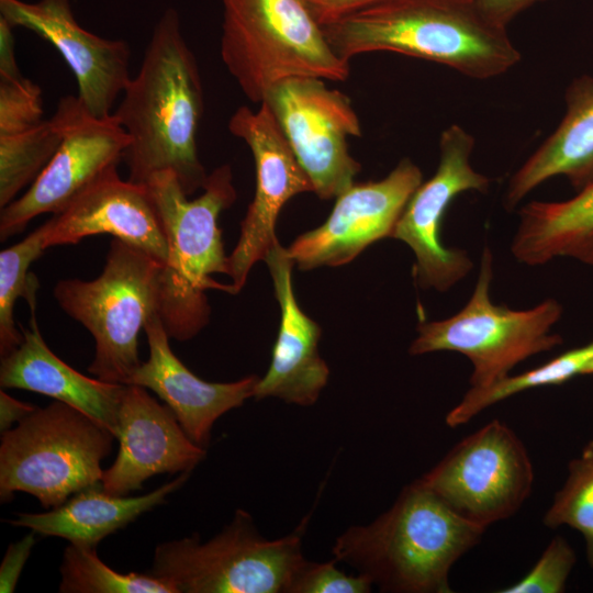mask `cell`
<instances>
[{
  "label": "cell",
  "instance_id": "1",
  "mask_svg": "<svg viewBox=\"0 0 593 593\" xmlns=\"http://www.w3.org/2000/svg\"><path fill=\"white\" fill-rule=\"evenodd\" d=\"M122 94L112 114L131 139L123 158L128 180L145 183L171 170L188 195L202 189L208 178L197 145L202 81L175 8L156 22L139 70Z\"/></svg>",
  "mask_w": 593,
  "mask_h": 593
},
{
  "label": "cell",
  "instance_id": "2",
  "mask_svg": "<svg viewBox=\"0 0 593 593\" xmlns=\"http://www.w3.org/2000/svg\"><path fill=\"white\" fill-rule=\"evenodd\" d=\"M343 59L392 52L435 61L484 80L521 60L507 27L489 19L474 0H385L322 26Z\"/></svg>",
  "mask_w": 593,
  "mask_h": 593
},
{
  "label": "cell",
  "instance_id": "3",
  "mask_svg": "<svg viewBox=\"0 0 593 593\" xmlns=\"http://www.w3.org/2000/svg\"><path fill=\"white\" fill-rule=\"evenodd\" d=\"M484 528L456 514L419 480L365 526L348 527L332 552L382 592L450 593L452 566L482 538Z\"/></svg>",
  "mask_w": 593,
  "mask_h": 593
},
{
  "label": "cell",
  "instance_id": "4",
  "mask_svg": "<svg viewBox=\"0 0 593 593\" xmlns=\"http://www.w3.org/2000/svg\"><path fill=\"white\" fill-rule=\"evenodd\" d=\"M146 184L168 245L159 287L158 315L170 338L186 342L210 320L208 290L231 293L230 284L212 279L228 275L219 217L236 200L231 166L208 175L203 192L189 200L171 170L154 174Z\"/></svg>",
  "mask_w": 593,
  "mask_h": 593
},
{
  "label": "cell",
  "instance_id": "5",
  "mask_svg": "<svg viewBox=\"0 0 593 593\" xmlns=\"http://www.w3.org/2000/svg\"><path fill=\"white\" fill-rule=\"evenodd\" d=\"M221 58L244 96L260 104L292 77L344 81L349 60L328 45L301 0H220Z\"/></svg>",
  "mask_w": 593,
  "mask_h": 593
},
{
  "label": "cell",
  "instance_id": "6",
  "mask_svg": "<svg viewBox=\"0 0 593 593\" xmlns=\"http://www.w3.org/2000/svg\"><path fill=\"white\" fill-rule=\"evenodd\" d=\"M163 266L146 251L113 237L99 277L56 283L58 305L94 339V357L88 367L94 378L126 384L142 363L138 335L158 314Z\"/></svg>",
  "mask_w": 593,
  "mask_h": 593
},
{
  "label": "cell",
  "instance_id": "7",
  "mask_svg": "<svg viewBox=\"0 0 593 593\" xmlns=\"http://www.w3.org/2000/svg\"><path fill=\"white\" fill-rule=\"evenodd\" d=\"M115 436L80 410L60 401L35 409L2 433L0 495L18 491L53 508L101 482V461Z\"/></svg>",
  "mask_w": 593,
  "mask_h": 593
},
{
  "label": "cell",
  "instance_id": "8",
  "mask_svg": "<svg viewBox=\"0 0 593 593\" xmlns=\"http://www.w3.org/2000/svg\"><path fill=\"white\" fill-rule=\"evenodd\" d=\"M493 255L484 246L474 290L466 305L452 316L421 322L411 355L455 351L472 365L471 387H485L505 377L519 362L562 344L552 326L562 315L555 299L527 310L494 304L490 296Z\"/></svg>",
  "mask_w": 593,
  "mask_h": 593
},
{
  "label": "cell",
  "instance_id": "9",
  "mask_svg": "<svg viewBox=\"0 0 593 593\" xmlns=\"http://www.w3.org/2000/svg\"><path fill=\"white\" fill-rule=\"evenodd\" d=\"M307 517L281 538L266 539L251 516L237 510L223 530L202 542L198 535L159 544L148 573L177 593H287L305 559L302 536Z\"/></svg>",
  "mask_w": 593,
  "mask_h": 593
},
{
  "label": "cell",
  "instance_id": "10",
  "mask_svg": "<svg viewBox=\"0 0 593 593\" xmlns=\"http://www.w3.org/2000/svg\"><path fill=\"white\" fill-rule=\"evenodd\" d=\"M418 480L456 514L486 529L525 503L534 468L513 429L493 419L457 443Z\"/></svg>",
  "mask_w": 593,
  "mask_h": 593
},
{
  "label": "cell",
  "instance_id": "11",
  "mask_svg": "<svg viewBox=\"0 0 593 593\" xmlns=\"http://www.w3.org/2000/svg\"><path fill=\"white\" fill-rule=\"evenodd\" d=\"M265 102L282 128L321 199L336 198L355 182L360 164L348 138L361 135L359 118L347 96L324 79L292 77L275 85Z\"/></svg>",
  "mask_w": 593,
  "mask_h": 593
},
{
  "label": "cell",
  "instance_id": "12",
  "mask_svg": "<svg viewBox=\"0 0 593 593\" xmlns=\"http://www.w3.org/2000/svg\"><path fill=\"white\" fill-rule=\"evenodd\" d=\"M63 141L20 198L1 209L0 239L21 233L37 215L61 212L76 197L123 160L130 136L113 114L92 115L80 99L66 96L54 113Z\"/></svg>",
  "mask_w": 593,
  "mask_h": 593
},
{
  "label": "cell",
  "instance_id": "13",
  "mask_svg": "<svg viewBox=\"0 0 593 593\" xmlns=\"http://www.w3.org/2000/svg\"><path fill=\"white\" fill-rule=\"evenodd\" d=\"M474 144V137L458 124L441 132L437 169L411 195L391 235L413 250L414 279L422 289L445 292L473 267L467 251L444 245L440 227L447 208L458 194L485 193L490 188V179L470 164Z\"/></svg>",
  "mask_w": 593,
  "mask_h": 593
},
{
  "label": "cell",
  "instance_id": "14",
  "mask_svg": "<svg viewBox=\"0 0 593 593\" xmlns=\"http://www.w3.org/2000/svg\"><path fill=\"white\" fill-rule=\"evenodd\" d=\"M228 131L247 144L256 168L255 195L240 223L238 242L228 256L231 294H236L245 286L251 267L265 260L279 243L275 228L282 206L292 197L313 191V184L265 102L257 110L237 108L230 118Z\"/></svg>",
  "mask_w": 593,
  "mask_h": 593
},
{
  "label": "cell",
  "instance_id": "15",
  "mask_svg": "<svg viewBox=\"0 0 593 593\" xmlns=\"http://www.w3.org/2000/svg\"><path fill=\"white\" fill-rule=\"evenodd\" d=\"M423 174L403 158L379 181L353 183L336 197L333 211L318 227L287 248L300 270L350 262L370 244L392 235Z\"/></svg>",
  "mask_w": 593,
  "mask_h": 593
},
{
  "label": "cell",
  "instance_id": "16",
  "mask_svg": "<svg viewBox=\"0 0 593 593\" xmlns=\"http://www.w3.org/2000/svg\"><path fill=\"white\" fill-rule=\"evenodd\" d=\"M0 16L51 43L71 69L78 98L97 118H108L131 80V49L123 40L98 36L76 20L70 0H0Z\"/></svg>",
  "mask_w": 593,
  "mask_h": 593
},
{
  "label": "cell",
  "instance_id": "17",
  "mask_svg": "<svg viewBox=\"0 0 593 593\" xmlns=\"http://www.w3.org/2000/svg\"><path fill=\"white\" fill-rule=\"evenodd\" d=\"M119 454L102 472V489L126 496L160 473H183L205 457L168 405L160 404L146 388L125 384L118 411Z\"/></svg>",
  "mask_w": 593,
  "mask_h": 593
},
{
  "label": "cell",
  "instance_id": "18",
  "mask_svg": "<svg viewBox=\"0 0 593 593\" xmlns=\"http://www.w3.org/2000/svg\"><path fill=\"white\" fill-rule=\"evenodd\" d=\"M45 248L110 234L166 262V235L146 184L110 170L45 223Z\"/></svg>",
  "mask_w": 593,
  "mask_h": 593
},
{
  "label": "cell",
  "instance_id": "19",
  "mask_svg": "<svg viewBox=\"0 0 593 593\" xmlns=\"http://www.w3.org/2000/svg\"><path fill=\"white\" fill-rule=\"evenodd\" d=\"M271 275L281 320L269 368L259 378L254 398H279L289 404L313 405L329 377L318 354L321 327L299 306L291 272L294 261L278 243L265 260Z\"/></svg>",
  "mask_w": 593,
  "mask_h": 593
},
{
  "label": "cell",
  "instance_id": "20",
  "mask_svg": "<svg viewBox=\"0 0 593 593\" xmlns=\"http://www.w3.org/2000/svg\"><path fill=\"white\" fill-rule=\"evenodd\" d=\"M149 357L126 384L156 393L176 415L189 438L202 448L209 445L216 419L254 396L257 376L234 382H206L193 374L174 354L169 336L158 314L145 325Z\"/></svg>",
  "mask_w": 593,
  "mask_h": 593
},
{
  "label": "cell",
  "instance_id": "21",
  "mask_svg": "<svg viewBox=\"0 0 593 593\" xmlns=\"http://www.w3.org/2000/svg\"><path fill=\"white\" fill-rule=\"evenodd\" d=\"M22 334L21 344L1 357V387L33 391L69 404L116 436L125 384L86 377L64 362L43 339L35 313H31L30 327H22Z\"/></svg>",
  "mask_w": 593,
  "mask_h": 593
},
{
  "label": "cell",
  "instance_id": "22",
  "mask_svg": "<svg viewBox=\"0 0 593 593\" xmlns=\"http://www.w3.org/2000/svg\"><path fill=\"white\" fill-rule=\"evenodd\" d=\"M566 105L556 130L511 177L503 200L506 210L557 176L579 190L593 181V77L583 75L569 85Z\"/></svg>",
  "mask_w": 593,
  "mask_h": 593
},
{
  "label": "cell",
  "instance_id": "23",
  "mask_svg": "<svg viewBox=\"0 0 593 593\" xmlns=\"http://www.w3.org/2000/svg\"><path fill=\"white\" fill-rule=\"evenodd\" d=\"M189 474L180 473L150 493L132 497L112 495L99 483L74 494L47 512L19 514L9 523L27 527L42 536L60 537L80 547L96 548L103 538L161 504L167 495L187 481Z\"/></svg>",
  "mask_w": 593,
  "mask_h": 593
},
{
  "label": "cell",
  "instance_id": "24",
  "mask_svg": "<svg viewBox=\"0 0 593 593\" xmlns=\"http://www.w3.org/2000/svg\"><path fill=\"white\" fill-rule=\"evenodd\" d=\"M511 251L527 266L570 257L593 266V181L562 201H532L518 211Z\"/></svg>",
  "mask_w": 593,
  "mask_h": 593
},
{
  "label": "cell",
  "instance_id": "25",
  "mask_svg": "<svg viewBox=\"0 0 593 593\" xmlns=\"http://www.w3.org/2000/svg\"><path fill=\"white\" fill-rule=\"evenodd\" d=\"M593 359V343L568 350L547 363L517 376H505L485 387H470L460 402L446 415L449 427L467 424L486 407L522 391L561 384L579 374H586Z\"/></svg>",
  "mask_w": 593,
  "mask_h": 593
},
{
  "label": "cell",
  "instance_id": "26",
  "mask_svg": "<svg viewBox=\"0 0 593 593\" xmlns=\"http://www.w3.org/2000/svg\"><path fill=\"white\" fill-rule=\"evenodd\" d=\"M46 227L43 223L21 242L0 253V355L7 356L23 339L22 331L16 328L14 304L19 298L29 303L35 313L36 291L40 283L31 265L44 253Z\"/></svg>",
  "mask_w": 593,
  "mask_h": 593
},
{
  "label": "cell",
  "instance_id": "27",
  "mask_svg": "<svg viewBox=\"0 0 593 593\" xmlns=\"http://www.w3.org/2000/svg\"><path fill=\"white\" fill-rule=\"evenodd\" d=\"M61 141L63 128L55 114L30 130L0 136L1 209L36 179Z\"/></svg>",
  "mask_w": 593,
  "mask_h": 593
},
{
  "label": "cell",
  "instance_id": "28",
  "mask_svg": "<svg viewBox=\"0 0 593 593\" xmlns=\"http://www.w3.org/2000/svg\"><path fill=\"white\" fill-rule=\"evenodd\" d=\"M61 593H177L169 582L146 573H121L102 562L96 548L70 544L60 566Z\"/></svg>",
  "mask_w": 593,
  "mask_h": 593
},
{
  "label": "cell",
  "instance_id": "29",
  "mask_svg": "<svg viewBox=\"0 0 593 593\" xmlns=\"http://www.w3.org/2000/svg\"><path fill=\"white\" fill-rule=\"evenodd\" d=\"M542 523L549 528L569 526L578 530L584 538L586 559L593 568V440L570 461L567 479Z\"/></svg>",
  "mask_w": 593,
  "mask_h": 593
},
{
  "label": "cell",
  "instance_id": "30",
  "mask_svg": "<svg viewBox=\"0 0 593 593\" xmlns=\"http://www.w3.org/2000/svg\"><path fill=\"white\" fill-rule=\"evenodd\" d=\"M42 89L22 76L0 78V136L30 130L44 121Z\"/></svg>",
  "mask_w": 593,
  "mask_h": 593
},
{
  "label": "cell",
  "instance_id": "31",
  "mask_svg": "<svg viewBox=\"0 0 593 593\" xmlns=\"http://www.w3.org/2000/svg\"><path fill=\"white\" fill-rule=\"evenodd\" d=\"M575 563V553L561 536L550 540L529 572L500 593H561Z\"/></svg>",
  "mask_w": 593,
  "mask_h": 593
},
{
  "label": "cell",
  "instance_id": "32",
  "mask_svg": "<svg viewBox=\"0 0 593 593\" xmlns=\"http://www.w3.org/2000/svg\"><path fill=\"white\" fill-rule=\"evenodd\" d=\"M336 560L314 562L304 559L294 571L287 593H368L372 582L362 574L349 575Z\"/></svg>",
  "mask_w": 593,
  "mask_h": 593
},
{
  "label": "cell",
  "instance_id": "33",
  "mask_svg": "<svg viewBox=\"0 0 593 593\" xmlns=\"http://www.w3.org/2000/svg\"><path fill=\"white\" fill-rule=\"evenodd\" d=\"M35 535L36 533L32 530L23 539L8 547L0 567L1 593L14 592L22 569L35 544Z\"/></svg>",
  "mask_w": 593,
  "mask_h": 593
},
{
  "label": "cell",
  "instance_id": "34",
  "mask_svg": "<svg viewBox=\"0 0 593 593\" xmlns=\"http://www.w3.org/2000/svg\"><path fill=\"white\" fill-rule=\"evenodd\" d=\"M322 27L385 0H301Z\"/></svg>",
  "mask_w": 593,
  "mask_h": 593
},
{
  "label": "cell",
  "instance_id": "35",
  "mask_svg": "<svg viewBox=\"0 0 593 593\" xmlns=\"http://www.w3.org/2000/svg\"><path fill=\"white\" fill-rule=\"evenodd\" d=\"M485 15L499 25L508 24L523 11L542 0H474Z\"/></svg>",
  "mask_w": 593,
  "mask_h": 593
},
{
  "label": "cell",
  "instance_id": "36",
  "mask_svg": "<svg viewBox=\"0 0 593 593\" xmlns=\"http://www.w3.org/2000/svg\"><path fill=\"white\" fill-rule=\"evenodd\" d=\"M13 26L0 16V78H20L23 76L15 58Z\"/></svg>",
  "mask_w": 593,
  "mask_h": 593
},
{
  "label": "cell",
  "instance_id": "37",
  "mask_svg": "<svg viewBox=\"0 0 593 593\" xmlns=\"http://www.w3.org/2000/svg\"><path fill=\"white\" fill-rule=\"evenodd\" d=\"M36 407L32 404L21 402L1 390L0 392V429L7 432L25 416L31 414Z\"/></svg>",
  "mask_w": 593,
  "mask_h": 593
},
{
  "label": "cell",
  "instance_id": "38",
  "mask_svg": "<svg viewBox=\"0 0 593 593\" xmlns=\"http://www.w3.org/2000/svg\"><path fill=\"white\" fill-rule=\"evenodd\" d=\"M593 373V359L592 361L590 362L588 369H586V374H592Z\"/></svg>",
  "mask_w": 593,
  "mask_h": 593
}]
</instances>
